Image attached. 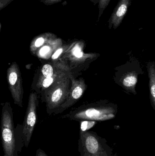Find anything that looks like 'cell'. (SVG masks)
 Listing matches in <instances>:
<instances>
[{
	"label": "cell",
	"instance_id": "8992f818",
	"mask_svg": "<svg viewBox=\"0 0 155 156\" xmlns=\"http://www.w3.org/2000/svg\"><path fill=\"white\" fill-rule=\"evenodd\" d=\"M71 80L70 91L67 99L60 107L62 108L66 109L73 105L82 97L86 89V85L83 78L77 80L71 77Z\"/></svg>",
	"mask_w": 155,
	"mask_h": 156
},
{
	"label": "cell",
	"instance_id": "277c9868",
	"mask_svg": "<svg viewBox=\"0 0 155 156\" xmlns=\"http://www.w3.org/2000/svg\"><path fill=\"white\" fill-rule=\"evenodd\" d=\"M7 80L15 103L20 107H22V80L19 66L15 62H13L7 69Z\"/></svg>",
	"mask_w": 155,
	"mask_h": 156
},
{
	"label": "cell",
	"instance_id": "5bb4252c",
	"mask_svg": "<svg viewBox=\"0 0 155 156\" xmlns=\"http://www.w3.org/2000/svg\"><path fill=\"white\" fill-rule=\"evenodd\" d=\"M51 50V48L48 46H45L42 48L39 51V55L41 56H44Z\"/></svg>",
	"mask_w": 155,
	"mask_h": 156
},
{
	"label": "cell",
	"instance_id": "ba28073f",
	"mask_svg": "<svg viewBox=\"0 0 155 156\" xmlns=\"http://www.w3.org/2000/svg\"><path fill=\"white\" fill-rule=\"evenodd\" d=\"M137 76L138 75L136 71H127L124 73L119 82L125 90L136 94L135 89L137 82Z\"/></svg>",
	"mask_w": 155,
	"mask_h": 156
},
{
	"label": "cell",
	"instance_id": "8fae6325",
	"mask_svg": "<svg viewBox=\"0 0 155 156\" xmlns=\"http://www.w3.org/2000/svg\"><path fill=\"white\" fill-rule=\"evenodd\" d=\"M56 71H55L52 65L50 64H46L44 65L42 69V74L43 76V78L42 79L51 77L53 76Z\"/></svg>",
	"mask_w": 155,
	"mask_h": 156
},
{
	"label": "cell",
	"instance_id": "5b68a950",
	"mask_svg": "<svg viewBox=\"0 0 155 156\" xmlns=\"http://www.w3.org/2000/svg\"><path fill=\"white\" fill-rule=\"evenodd\" d=\"M115 112V108L111 106L90 108L76 113L72 119L104 121L114 117Z\"/></svg>",
	"mask_w": 155,
	"mask_h": 156
},
{
	"label": "cell",
	"instance_id": "ac0fdd59",
	"mask_svg": "<svg viewBox=\"0 0 155 156\" xmlns=\"http://www.w3.org/2000/svg\"><path fill=\"white\" fill-rule=\"evenodd\" d=\"M36 156H48L41 149H38L36 151Z\"/></svg>",
	"mask_w": 155,
	"mask_h": 156
},
{
	"label": "cell",
	"instance_id": "6da1fadb",
	"mask_svg": "<svg viewBox=\"0 0 155 156\" xmlns=\"http://www.w3.org/2000/svg\"><path fill=\"white\" fill-rule=\"evenodd\" d=\"M1 131L4 156H18L12 114V110L9 109L7 105H5L3 108Z\"/></svg>",
	"mask_w": 155,
	"mask_h": 156
},
{
	"label": "cell",
	"instance_id": "2e32d148",
	"mask_svg": "<svg viewBox=\"0 0 155 156\" xmlns=\"http://www.w3.org/2000/svg\"><path fill=\"white\" fill-rule=\"evenodd\" d=\"M111 0H101V7L102 9H105L108 5Z\"/></svg>",
	"mask_w": 155,
	"mask_h": 156
},
{
	"label": "cell",
	"instance_id": "3957f363",
	"mask_svg": "<svg viewBox=\"0 0 155 156\" xmlns=\"http://www.w3.org/2000/svg\"><path fill=\"white\" fill-rule=\"evenodd\" d=\"M37 94L32 92L29 96L27 110L25 117L22 131V138L25 147H28L36 121L37 106Z\"/></svg>",
	"mask_w": 155,
	"mask_h": 156
},
{
	"label": "cell",
	"instance_id": "30bf717a",
	"mask_svg": "<svg viewBox=\"0 0 155 156\" xmlns=\"http://www.w3.org/2000/svg\"><path fill=\"white\" fill-rule=\"evenodd\" d=\"M68 74L64 69L56 70L53 76L51 77L42 79L41 80V86L43 89H46L52 86L56 82L60 80L65 77L68 76Z\"/></svg>",
	"mask_w": 155,
	"mask_h": 156
},
{
	"label": "cell",
	"instance_id": "9c48e42d",
	"mask_svg": "<svg viewBox=\"0 0 155 156\" xmlns=\"http://www.w3.org/2000/svg\"><path fill=\"white\" fill-rule=\"evenodd\" d=\"M147 71L149 79L150 96L152 106L155 110V63L150 62L147 64Z\"/></svg>",
	"mask_w": 155,
	"mask_h": 156
},
{
	"label": "cell",
	"instance_id": "9a60e30c",
	"mask_svg": "<svg viewBox=\"0 0 155 156\" xmlns=\"http://www.w3.org/2000/svg\"><path fill=\"white\" fill-rule=\"evenodd\" d=\"M63 49L62 48H59L58 50L56 51L55 53L52 56V58L53 59H56L60 55L62 52Z\"/></svg>",
	"mask_w": 155,
	"mask_h": 156
},
{
	"label": "cell",
	"instance_id": "7c38bea8",
	"mask_svg": "<svg viewBox=\"0 0 155 156\" xmlns=\"http://www.w3.org/2000/svg\"><path fill=\"white\" fill-rule=\"evenodd\" d=\"M95 124V122L94 121H83L81 123V132H86L87 130L92 128Z\"/></svg>",
	"mask_w": 155,
	"mask_h": 156
},
{
	"label": "cell",
	"instance_id": "7a4b0ae2",
	"mask_svg": "<svg viewBox=\"0 0 155 156\" xmlns=\"http://www.w3.org/2000/svg\"><path fill=\"white\" fill-rule=\"evenodd\" d=\"M72 84L71 76H66L50 86L45 93L47 106L50 110L60 107L65 101Z\"/></svg>",
	"mask_w": 155,
	"mask_h": 156
},
{
	"label": "cell",
	"instance_id": "52a82bcc",
	"mask_svg": "<svg viewBox=\"0 0 155 156\" xmlns=\"http://www.w3.org/2000/svg\"><path fill=\"white\" fill-rule=\"evenodd\" d=\"M131 4V0H119L109 19V28L116 29L122 23Z\"/></svg>",
	"mask_w": 155,
	"mask_h": 156
},
{
	"label": "cell",
	"instance_id": "4fadbf2b",
	"mask_svg": "<svg viewBox=\"0 0 155 156\" xmlns=\"http://www.w3.org/2000/svg\"><path fill=\"white\" fill-rule=\"evenodd\" d=\"M45 40L44 39L43 37H39V38H37L36 39V41L35 42L34 46L35 47L33 48L32 49V50L35 49V48H38L42 46L44 43Z\"/></svg>",
	"mask_w": 155,
	"mask_h": 156
},
{
	"label": "cell",
	"instance_id": "e0dca14e",
	"mask_svg": "<svg viewBox=\"0 0 155 156\" xmlns=\"http://www.w3.org/2000/svg\"><path fill=\"white\" fill-rule=\"evenodd\" d=\"M73 54L77 58H80L83 56V53L80 51V49L78 48H76V49H75Z\"/></svg>",
	"mask_w": 155,
	"mask_h": 156
}]
</instances>
